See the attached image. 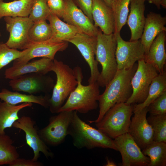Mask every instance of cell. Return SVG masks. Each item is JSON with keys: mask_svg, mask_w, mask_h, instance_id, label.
I'll return each instance as SVG.
<instances>
[{"mask_svg": "<svg viewBox=\"0 0 166 166\" xmlns=\"http://www.w3.org/2000/svg\"><path fill=\"white\" fill-rule=\"evenodd\" d=\"M137 67V64L135 63L131 68L117 70L105 86L104 92L100 94L98 117L95 120L89 121L90 123L99 121L107 112L116 104L126 102L132 93L131 81Z\"/></svg>", "mask_w": 166, "mask_h": 166, "instance_id": "1", "label": "cell"}, {"mask_svg": "<svg viewBox=\"0 0 166 166\" xmlns=\"http://www.w3.org/2000/svg\"><path fill=\"white\" fill-rule=\"evenodd\" d=\"M68 135L72 137L73 145L78 148H100L117 151L113 140L83 121L76 111L73 112Z\"/></svg>", "mask_w": 166, "mask_h": 166, "instance_id": "2", "label": "cell"}, {"mask_svg": "<svg viewBox=\"0 0 166 166\" xmlns=\"http://www.w3.org/2000/svg\"><path fill=\"white\" fill-rule=\"evenodd\" d=\"M73 70L77 81V86L70 93L58 113L76 111L85 114L98 107L97 101L100 95L99 86L97 81L87 85H83L81 82L83 75L81 68L77 66Z\"/></svg>", "mask_w": 166, "mask_h": 166, "instance_id": "3", "label": "cell"}, {"mask_svg": "<svg viewBox=\"0 0 166 166\" xmlns=\"http://www.w3.org/2000/svg\"><path fill=\"white\" fill-rule=\"evenodd\" d=\"M51 71L56 74L57 80L49 100L48 107L52 113H58L76 88L77 81L73 69L61 61L54 59Z\"/></svg>", "mask_w": 166, "mask_h": 166, "instance_id": "4", "label": "cell"}, {"mask_svg": "<svg viewBox=\"0 0 166 166\" xmlns=\"http://www.w3.org/2000/svg\"><path fill=\"white\" fill-rule=\"evenodd\" d=\"M96 60L102 66V70L97 80L99 86L105 87L113 78L117 70L115 53L117 45L113 34H106L100 29L97 36Z\"/></svg>", "mask_w": 166, "mask_h": 166, "instance_id": "5", "label": "cell"}, {"mask_svg": "<svg viewBox=\"0 0 166 166\" xmlns=\"http://www.w3.org/2000/svg\"><path fill=\"white\" fill-rule=\"evenodd\" d=\"M133 108L132 104H116L107 112L101 121L95 123L96 126L112 139L128 133Z\"/></svg>", "mask_w": 166, "mask_h": 166, "instance_id": "6", "label": "cell"}, {"mask_svg": "<svg viewBox=\"0 0 166 166\" xmlns=\"http://www.w3.org/2000/svg\"><path fill=\"white\" fill-rule=\"evenodd\" d=\"M138 61L137 69L131 81L132 93L125 103L128 105L144 102L153 80L159 74L154 67L146 63L143 59Z\"/></svg>", "mask_w": 166, "mask_h": 166, "instance_id": "7", "label": "cell"}, {"mask_svg": "<svg viewBox=\"0 0 166 166\" xmlns=\"http://www.w3.org/2000/svg\"><path fill=\"white\" fill-rule=\"evenodd\" d=\"M73 111H64L51 117L49 124L38 131V134L46 144L56 146L61 144L68 135L69 129Z\"/></svg>", "mask_w": 166, "mask_h": 166, "instance_id": "8", "label": "cell"}, {"mask_svg": "<svg viewBox=\"0 0 166 166\" xmlns=\"http://www.w3.org/2000/svg\"><path fill=\"white\" fill-rule=\"evenodd\" d=\"M54 85V80L50 76L37 72L22 75L9 82L13 91L30 94L48 93L53 89Z\"/></svg>", "mask_w": 166, "mask_h": 166, "instance_id": "9", "label": "cell"}, {"mask_svg": "<svg viewBox=\"0 0 166 166\" xmlns=\"http://www.w3.org/2000/svg\"><path fill=\"white\" fill-rule=\"evenodd\" d=\"M4 19L10 34L6 45L12 49H26L29 43V32L34 22L29 17H5Z\"/></svg>", "mask_w": 166, "mask_h": 166, "instance_id": "10", "label": "cell"}, {"mask_svg": "<svg viewBox=\"0 0 166 166\" xmlns=\"http://www.w3.org/2000/svg\"><path fill=\"white\" fill-rule=\"evenodd\" d=\"M117 151L122 157L123 166H148V157L144 155L132 136L128 132L114 139Z\"/></svg>", "mask_w": 166, "mask_h": 166, "instance_id": "11", "label": "cell"}, {"mask_svg": "<svg viewBox=\"0 0 166 166\" xmlns=\"http://www.w3.org/2000/svg\"><path fill=\"white\" fill-rule=\"evenodd\" d=\"M35 124V122L31 117L24 116L16 121L12 127L25 132L26 143L33 151L34 156L32 159L33 161L38 160L41 152L48 159L53 157V153L40 137Z\"/></svg>", "mask_w": 166, "mask_h": 166, "instance_id": "12", "label": "cell"}, {"mask_svg": "<svg viewBox=\"0 0 166 166\" xmlns=\"http://www.w3.org/2000/svg\"><path fill=\"white\" fill-rule=\"evenodd\" d=\"M115 36L117 42L115 55L117 70L131 68L136 61L143 59L145 50L140 39L128 42L124 40L120 34Z\"/></svg>", "mask_w": 166, "mask_h": 166, "instance_id": "13", "label": "cell"}, {"mask_svg": "<svg viewBox=\"0 0 166 166\" xmlns=\"http://www.w3.org/2000/svg\"><path fill=\"white\" fill-rule=\"evenodd\" d=\"M74 44L77 48L89 67L90 75L89 84L96 82L100 72L98 62L95 59L97 43V37L83 32L79 33L67 41Z\"/></svg>", "mask_w": 166, "mask_h": 166, "instance_id": "14", "label": "cell"}, {"mask_svg": "<svg viewBox=\"0 0 166 166\" xmlns=\"http://www.w3.org/2000/svg\"><path fill=\"white\" fill-rule=\"evenodd\" d=\"M147 107L133 112L128 133L141 150L153 141L152 128L148 123L146 115Z\"/></svg>", "mask_w": 166, "mask_h": 166, "instance_id": "15", "label": "cell"}, {"mask_svg": "<svg viewBox=\"0 0 166 166\" xmlns=\"http://www.w3.org/2000/svg\"><path fill=\"white\" fill-rule=\"evenodd\" d=\"M67 42H53L48 40L38 43L29 42L26 48L29 49L28 52L23 56L14 61L13 65H22L37 57L53 60L57 52L63 51L67 48Z\"/></svg>", "mask_w": 166, "mask_h": 166, "instance_id": "16", "label": "cell"}, {"mask_svg": "<svg viewBox=\"0 0 166 166\" xmlns=\"http://www.w3.org/2000/svg\"><path fill=\"white\" fill-rule=\"evenodd\" d=\"M64 9L61 18L66 23L76 27L84 33L97 37L99 29L75 4L73 0H63Z\"/></svg>", "mask_w": 166, "mask_h": 166, "instance_id": "17", "label": "cell"}, {"mask_svg": "<svg viewBox=\"0 0 166 166\" xmlns=\"http://www.w3.org/2000/svg\"><path fill=\"white\" fill-rule=\"evenodd\" d=\"M92 16L94 26L106 34L113 33L115 22L112 8L103 0H92Z\"/></svg>", "mask_w": 166, "mask_h": 166, "instance_id": "18", "label": "cell"}, {"mask_svg": "<svg viewBox=\"0 0 166 166\" xmlns=\"http://www.w3.org/2000/svg\"><path fill=\"white\" fill-rule=\"evenodd\" d=\"M166 17L152 12H150L148 14L140 38L145 54L148 52L151 44L157 35L162 31H166Z\"/></svg>", "mask_w": 166, "mask_h": 166, "instance_id": "19", "label": "cell"}, {"mask_svg": "<svg viewBox=\"0 0 166 166\" xmlns=\"http://www.w3.org/2000/svg\"><path fill=\"white\" fill-rule=\"evenodd\" d=\"M53 60L46 58L28 61L22 65H13L6 69V78L12 79L22 75L34 72L47 74L51 71Z\"/></svg>", "mask_w": 166, "mask_h": 166, "instance_id": "20", "label": "cell"}, {"mask_svg": "<svg viewBox=\"0 0 166 166\" xmlns=\"http://www.w3.org/2000/svg\"><path fill=\"white\" fill-rule=\"evenodd\" d=\"M165 40L166 31H162L153 40L143 58L146 63L154 67L160 74L164 72L166 63Z\"/></svg>", "mask_w": 166, "mask_h": 166, "instance_id": "21", "label": "cell"}, {"mask_svg": "<svg viewBox=\"0 0 166 166\" xmlns=\"http://www.w3.org/2000/svg\"><path fill=\"white\" fill-rule=\"evenodd\" d=\"M145 0H131L130 9L127 20L130 29L131 36L130 41L140 39L144 29L145 18Z\"/></svg>", "mask_w": 166, "mask_h": 166, "instance_id": "22", "label": "cell"}, {"mask_svg": "<svg viewBox=\"0 0 166 166\" xmlns=\"http://www.w3.org/2000/svg\"><path fill=\"white\" fill-rule=\"evenodd\" d=\"M51 26L52 34L48 41L53 42H67L76 34L82 32L78 28L66 23L50 12L47 18Z\"/></svg>", "mask_w": 166, "mask_h": 166, "instance_id": "23", "label": "cell"}, {"mask_svg": "<svg viewBox=\"0 0 166 166\" xmlns=\"http://www.w3.org/2000/svg\"><path fill=\"white\" fill-rule=\"evenodd\" d=\"M50 97L47 95L36 96L26 94L17 91L12 92L4 88L0 92V99L5 102L12 105L23 103H35L45 108L49 107Z\"/></svg>", "mask_w": 166, "mask_h": 166, "instance_id": "24", "label": "cell"}, {"mask_svg": "<svg viewBox=\"0 0 166 166\" xmlns=\"http://www.w3.org/2000/svg\"><path fill=\"white\" fill-rule=\"evenodd\" d=\"M32 105L31 103L12 105L4 101L0 102V135L5 134V129L12 127L13 124L19 119L18 113L21 110Z\"/></svg>", "mask_w": 166, "mask_h": 166, "instance_id": "25", "label": "cell"}, {"mask_svg": "<svg viewBox=\"0 0 166 166\" xmlns=\"http://www.w3.org/2000/svg\"><path fill=\"white\" fill-rule=\"evenodd\" d=\"M34 0H15L5 2L0 0V19L5 17H28Z\"/></svg>", "mask_w": 166, "mask_h": 166, "instance_id": "26", "label": "cell"}, {"mask_svg": "<svg viewBox=\"0 0 166 166\" xmlns=\"http://www.w3.org/2000/svg\"><path fill=\"white\" fill-rule=\"evenodd\" d=\"M166 91V73L159 74L153 80L150 85L148 96L144 102L133 105V112L147 107L157 97Z\"/></svg>", "mask_w": 166, "mask_h": 166, "instance_id": "27", "label": "cell"}, {"mask_svg": "<svg viewBox=\"0 0 166 166\" xmlns=\"http://www.w3.org/2000/svg\"><path fill=\"white\" fill-rule=\"evenodd\" d=\"M142 151L150 159L148 166H166V143L153 140Z\"/></svg>", "mask_w": 166, "mask_h": 166, "instance_id": "28", "label": "cell"}, {"mask_svg": "<svg viewBox=\"0 0 166 166\" xmlns=\"http://www.w3.org/2000/svg\"><path fill=\"white\" fill-rule=\"evenodd\" d=\"M131 0H115L111 7L113 10L115 22L113 34H120L122 27L126 24L129 12V6Z\"/></svg>", "mask_w": 166, "mask_h": 166, "instance_id": "29", "label": "cell"}, {"mask_svg": "<svg viewBox=\"0 0 166 166\" xmlns=\"http://www.w3.org/2000/svg\"><path fill=\"white\" fill-rule=\"evenodd\" d=\"M13 140L6 134L0 135V165H9L19 157L17 148L13 144Z\"/></svg>", "mask_w": 166, "mask_h": 166, "instance_id": "30", "label": "cell"}, {"mask_svg": "<svg viewBox=\"0 0 166 166\" xmlns=\"http://www.w3.org/2000/svg\"><path fill=\"white\" fill-rule=\"evenodd\" d=\"M52 34L51 26L46 20L34 22L29 32V43H38L48 41Z\"/></svg>", "mask_w": 166, "mask_h": 166, "instance_id": "31", "label": "cell"}, {"mask_svg": "<svg viewBox=\"0 0 166 166\" xmlns=\"http://www.w3.org/2000/svg\"><path fill=\"white\" fill-rule=\"evenodd\" d=\"M147 119L153 129V140L166 143V114H150Z\"/></svg>", "mask_w": 166, "mask_h": 166, "instance_id": "32", "label": "cell"}, {"mask_svg": "<svg viewBox=\"0 0 166 166\" xmlns=\"http://www.w3.org/2000/svg\"><path fill=\"white\" fill-rule=\"evenodd\" d=\"M29 50L26 49L19 51L10 48L6 43L0 42V70L11 61L24 56Z\"/></svg>", "mask_w": 166, "mask_h": 166, "instance_id": "33", "label": "cell"}, {"mask_svg": "<svg viewBox=\"0 0 166 166\" xmlns=\"http://www.w3.org/2000/svg\"><path fill=\"white\" fill-rule=\"evenodd\" d=\"M50 11L47 0H34L29 17L34 22L46 20Z\"/></svg>", "mask_w": 166, "mask_h": 166, "instance_id": "34", "label": "cell"}, {"mask_svg": "<svg viewBox=\"0 0 166 166\" xmlns=\"http://www.w3.org/2000/svg\"><path fill=\"white\" fill-rule=\"evenodd\" d=\"M147 108L150 115L166 114V91L152 102Z\"/></svg>", "mask_w": 166, "mask_h": 166, "instance_id": "35", "label": "cell"}, {"mask_svg": "<svg viewBox=\"0 0 166 166\" xmlns=\"http://www.w3.org/2000/svg\"><path fill=\"white\" fill-rule=\"evenodd\" d=\"M75 4L93 24L92 16V0H73Z\"/></svg>", "mask_w": 166, "mask_h": 166, "instance_id": "36", "label": "cell"}, {"mask_svg": "<svg viewBox=\"0 0 166 166\" xmlns=\"http://www.w3.org/2000/svg\"><path fill=\"white\" fill-rule=\"evenodd\" d=\"M47 2L50 12L61 18L64 9L63 0H47Z\"/></svg>", "mask_w": 166, "mask_h": 166, "instance_id": "37", "label": "cell"}, {"mask_svg": "<svg viewBox=\"0 0 166 166\" xmlns=\"http://www.w3.org/2000/svg\"><path fill=\"white\" fill-rule=\"evenodd\" d=\"M42 164L39 161H34L32 159L18 158L9 165V166H42Z\"/></svg>", "mask_w": 166, "mask_h": 166, "instance_id": "38", "label": "cell"}, {"mask_svg": "<svg viewBox=\"0 0 166 166\" xmlns=\"http://www.w3.org/2000/svg\"><path fill=\"white\" fill-rule=\"evenodd\" d=\"M161 0H145L148 1L149 3L155 5L158 9H160V2Z\"/></svg>", "mask_w": 166, "mask_h": 166, "instance_id": "39", "label": "cell"}, {"mask_svg": "<svg viewBox=\"0 0 166 166\" xmlns=\"http://www.w3.org/2000/svg\"><path fill=\"white\" fill-rule=\"evenodd\" d=\"M107 164L105 166H117L115 163L113 161L109 160L108 158L107 159Z\"/></svg>", "mask_w": 166, "mask_h": 166, "instance_id": "40", "label": "cell"}, {"mask_svg": "<svg viewBox=\"0 0 166 166\" xmlns=\"http://www.w3.org/2000/svg\"><path fill=\"white\" fill-rule=\"evenodd\" d=\"M108 5L111 7V6L115 0H103Z\"/></svg>", "mask_w": 166, "mask_h": 166, "instance_id": "41", "label": "cell"}, {"mask_svg": "<svg viewBox=\"0 0 166 166\" xmlns=\"http://www.w3.org/2000/svg\"><path fill=\"white\" fill-rule=\"evenodd\" d=\"M160 6H162L165 9L166 8V0H161L160 2Z\"/></svg>", "mask_w": 166, "mask_h": 166, "instance_id": "42", "label": "cell"}, {"mask_svg": "<svg viewBox=\"0 0 166 166\" xmlns=\"http://www.w3.org/2000/svg\"><path fill=\"white\" fill-rule=\"evenodd\" d=\"M1 36V33L0 32V37Z\"/></svg>", "mask_w": 166, "mask_h": 166, "instance_id": "43", "label": "cell"}]
</instances>
